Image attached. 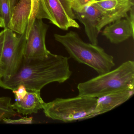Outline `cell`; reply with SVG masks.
<instances>
[{
	"label": "cell",
	"mask_w": 134,
	"mask_h": 134,
	"mask_svg": "<svg viewBox=\"0 0 134 134\" xmlns=\"http://www.w3.org/2000/svg\"><path fill=\"white\" fill-rule=\"evenodd\" d=\"M10 118L4 119L3 121L6 124H30L32 123V117H23L18 120H12Z\"/></svg>",
	"instance_id": "18"
},
{
	"label": "cell",
	"mask_w": 134,
	"mask_h": 134,
	"mask_svg": "<svg viewBox=\"0 0 134 134\" xmlns=\"http://www.w3.org/2000/svg\"><path fill=\"white\" fill-rule=\"evenodd\" d=\"M102 1V0H94V2H95V1Z\"/></svg>",
	"instance_id": "22"
},
{
	"label": "cell",
	"mask_w": 134,
	"mask_h": 134,
	"mask_svg": "<svg viewBox=\"0 0 134 134\" xmlns=\"http://www.w3.org/2000/svg\"><path fill=\"white\" fill-rule=\"evenodd\" d=\"M31 8V0H19L12 12L8 29L20 35L25 33Z\"/></svg>",
	"instance_id": "12"
},
{
	"label": "cell",
	"mask_w": 134,
	"mask_h": 134,
	"mask_svg": "<svg viewBox=\"0 0 134 134\" xmlns=\"http://www.w3.org/2000/svg\"><path fill=\"white\" fill-rule=\"evenodd\" d=\"M31 8L28 26L26 31V36L29 32L34 21L37 19L40 9V0H31Z\"/></svg>",
	"instance_id": "16"
},
{
	"label": "cell",
	"mask_w": 134,
	"mask_h": 134,
	"mask_svg": "<svg viewBox=\"0 0 134 134\" xmlns=\"http://www.w3.org/2000/svg\"><path fill=\"white\" fill-rule=\"evenodd\" d=\"M0 28H4V23L1 18H0Z\"/></svg>",
	"instance_id": "21"
},
{
	"label": "cell",
	"mask_w": 134,
	"mask_h": 134,
	"mask_svg": "<svg viewBox=\"0 0 134 134\" xmlns=\"http://www.w3.org/2000/svg\"><path fill=\"white\" fill-rule=\"evenodd\" d=\"M69 1H70V0H69Z\"/></svg>",
	"instance_id": "24"
},
{
	"label": "cell",
	"mask_w": 134,
	"mask_h": 134,
	"mask_svg": "<svg viewBox=\"0 0 134 134\" xmlns=\"http://www.w3.org/2000/svg\"><path fill=\"white\" fill-rule=\"evenodd\" d=\"M55 39L65 48L70 58L94 69L99 74L110 71L115 66L114 58L98 45L83 41L76 32L55 34Z\"/></svg>",
	"instance_id": "2"
},
{
	"label": "cell",
	"mask_w": 134,
	"mask_h": 134,
	"mask_svg": "<svg viewBox=\"0 0 134 134\" xmlns=\"http://www.w3.org/2000/svg\"><path fill=\"white\" fill-rule=\"evenodd\" d=\"M72 1V0H70V1Z\"/></svg>",
	"instance_id": "23"
},
{
	"label": "cell",
	"mask_w": 134,
	"mask_h": 134,
	"mask_svg": "<svg viewBox=\"0 0 134 134\" xmlns=\"http://www.w3.org/2000/svg\"><path fill=\"white\" fill-rule=\"evenodd\" d=\"M17 112L13 109L10 97H0V121L4 119L11 118L17 115Z\"/></svg>",
	"instance_id": "14"
},
{
	"label": "cell",
	"mask_w": 134,
	"mask_h": 134,
	"mask_svg": "<svg viewBox=\"0 0 134 134\" xmlns=\"http://www.w3.org/2000/svg\"><path fill=\"white\" fill-rule=\"evenodd\" d=\"M92 4L96 5L102 12L96 26L99 33L107 25L126 18L134 5V0H102L89 4Z\"/></svg>",
	"instance_id": "8"
},
{
	"label": "cell",
	"mask_w": 134,
	"mask_h": 134,
	"mask_svg": "<svg viewBox=\"0 0 134 134\" xmlns=\"http://www.w3.org/2000/svg\"><path fill=\"white\" fill-rule=\"evenodd\" d=\"M4 30L0 32V60L1 59L3 52V47L4 42Z\"/></svg>",
	"instance_id": "19"
},
{
	"label": "cell",
	"mask_w": 134,
	"mask_h": 134,
	"mask_svg": "<svg viewBox=\"0 0 134 134\" xmlns=\"http://www.w3.org/2000/svg\"><path fill=\"white\" fill-rule=\"evenodd\" d=\"M72 74L69 58L51 53L44 58L29 60L24 58L14 76L7 79L0 77V87L13 91L23 85L27 90L41 91L51 83H64Z\"/></svg>",
	"instance_id": "1"
},
{
	"label": "cell",
	"mask_w": 134,
	"mask_h": 134,
	"mask_svg": "<svg viewBox=\"0 0 134 134\" xmlns=\"http://www.w3.org/2000/svg\"><path fill=\"white\" fill-rule=\"evenodd\" d=\"M10 1V5L11 9L12 12L13 10V8L14 7L15 5L16 4L17 2L19 1V0H9Z\"/></svg>",
	"instance_id": "20"
},
{
	"label": "cell",
	"mask_w": 134,
	"mask_h": 134,
	"mask_svg": "<svg viewBox=\"0 0 134 134\" xmlns=\"http://www.w3.org/2000/svg\"><path fill=\"white\" fill-rule=\"evenodd\" d=\"M37 19H46L64 30L79 28L69 0H40Z\"/></svg>",
	"instance_id": "6"
},
{
	"label": "cell",
	"mask_w": 134,
	"mask_h": 134,
	"mask_svg": "<svg viewBox=\"0 0 134 134\" xmlns=\"http://www.w3.org/2000/svg\"><path fill=\"white\" fill-rule=\"evenodd\" d=\"M94 0H72L70 1L73 10L82 8L94 2Z\"/></svg>",
	"instance_id": "17"
},
{
	"label": "cell",
	"mask_w": 134,
	"mask_h": 134,
	"mask_svg": "<svg viewBox=\"0 0 134 134\" xmlns=\"http://www.w3.org/2000/svg\"><path fill=\"white\" fill-rule=\"evenodd\" d=\"M12 11L9 0H0V18L4 23V29L8 28L11 17Z\"/></svg>",
	"instance_id": "15"
},
{
	"label": "cell",
	"mask_w": 134,
	"mask_h": 134,
	"mask_svg": "<svg viewBox=\"0 0 134 134\" xmlns=\"http://www.w3.org/2000/svg\"><path fill=\"white\" fill-rule=\"evenodd\" d=\"M45 104L41 96L40 91L27 90L22 98L15 99L12 106L17 113L27 115L38 113L43 109Z\"/></svg>",
	"instance_id": "13"
},
{
	"label": "cell",
	"mask_w": 134,
	"mask_h": 134,
	"mask_svg": "<svg viewBox=\"0 0 134 134\" xmlns=\"http://www.w3.org/2000/svg\"><path fill=\"white\" fill-rule=\"evenodd\" d=\"M134 93V88H132L110 93L98 97L97 98L95 109L87 119L110 111L128 100Z\"/></svg>",
	"instance_id": "10"
},
{
	"label": "cell",
	"mask_w": 134,
	"mask_h": 134,
	"mask_svg": "<svg viewBox=\"0 0 134 134\" xmlns=\"http://www.w3.org/2000/svg\"><path fill=\"white\" fill-rule=\"evenodd\" d=\"M76 19L84 25L85 33L91 43L98 44L97 24L102 15L101 10L94 4L74 10Z\"/></svg>",
	"instance_id": "9"
},
{
	"label": "cell",
	"mask_w": 134,
	"mask_h": 134,
	"mask_svg": "<svg viewBox=\"0 0 134 134\" xmlns=\"http://www.w3.org/2000/svg\"><path fill=\"white\" fill-rule=\"evenodd\" d=\"M4 29V42L0 60V77L7 79L17 73L22 63L26 38L25 33L18 35L10 29Z\"/></svg>",
	"instance_id": "5"
},
{
	"label": "cell",
	"mask_w": 134,
	"mask_h": 134,
	"mask_svg": "<svg viewBox=\"0 0 134 134\" xmlns=\"http://www.w3.org/2000/svg\"><path fill=\"white\" fill-rule=\"evenodd\" d=\"M97 98L78 95L68 98H57L45 103L43 109L45 116L53 120L64 122L87 119L93 113Z\"/></svg>",
	"instance_id": "4"
},
{
	"label": "cell",
	"mask_w": 134,
	"mask_h": 134,
	"mask_svg": "<svg viewBox=\"0 0 134 134\" xmlns=\"http://www.w3.org/2000/svg\"><path fill=\"white\" fill-rule=\"evenodd\" d=\"M48 26L42 19H36L26 36L24 58L26 59H42L51 53L46 47L45 38Z\"/></svg>",
	"instance_id": "7"
},
{
	"label": "cell",
	"mask_w": 134,
	"mask_h": 134,
	"mask_svg": "<svg viewBox=\"0 0 134 134\" xmlns=\"http://www.w3.org/2000/svg\"><path fill=\"white\" fill-rule=\"evenodd\" d=\"M78 95L98 98L105 95L134 88V62L128 61L116 69L80 83Z\"/></svg>",
	"instance_id": "3"
},
{
	"label": "cell",
	"mask_w": 134,
	"mask_h": 134,
	"mask_svg": "<svg viewBox=\"0 0 134 134\" xmlns=\"http://www.w3.org/2000/svg\"><path fill=\"white\" fill-rule=\"evenodd\" d=\"M102 35L112 43L118 44L130 37L134 39V26L130 23L128 15L106 26Z\"/></svg>",
	"instance_id": "11"
}]
</instances>
